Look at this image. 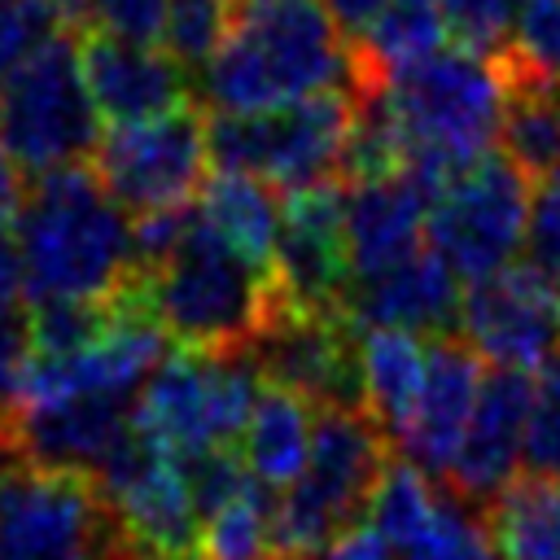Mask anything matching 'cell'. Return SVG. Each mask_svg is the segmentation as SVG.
Listing matches in <instances>:
<instances>
[{"label": "cell", "mask_w": 560, "mask_h": 560, "mask_svg": "<svg viewBox=\"0 0 560 560\" xmlns=\"http://www.w3.org/2000/svg\"><path fill=\"white\" fill-rule=\"evenodd\" d=\"M372 101L402 140V171H416L438 192L490 153V140L503 136L508 118V83L499 66L468 48H442L429 61L389 74Z\"/></svg>", "instance_id": "3957f363"}, {"label": "cell", "mask_w": 560, "mask_h": 560, "mask_svg": "<svg viewBox=\"0 0 560 560\" xmlns=\"http://www.w3.org/2000/svg\"><path fill=\"white\" fill-rule=\"evenodd\" d=\"M512 92H556L560 88V0H525L512 39L490 57Z\"/></svg>", "instance_id": "4316f807"}, {"label": "cell", "mask_w": 560, "mask_h": 560, "mask_svg": "<svg viewBox=\"0 0 560 560\" xmlns=\"http://www.w3.org/2000/svg\"><path fill=\"white\" fill-rule=\"evenodd\" d=\"M442 503V490L420 472L411 468L407 459H389L376 494H372V508H368V521L389 538V547L402 556L433 521Z\"/></svg>", "instance_id": "f546056e"}, {"label": "cell", "mask_w": 560, "mask_h": 560, "mask_svg": "<svg viewBox=\"0 0 560 560\" xmlns=\"http://www.w3.org/2000/svg\"><path fill=\"white\" fill-rule=\"evenodd\" d=\"M0 455H13V411H0Z\"/></svg>", "instance_id": "ee69618b"}, {"label": "cell", "mask_w": 560, "mask_h": 560, "mask_svg": "<svg viewBox=\"0 0 560 560\" xmlns=\"http://www.w3.org/2000/svg\"><path fill=\"white\" fill-rule=\"evenodd\" d=\"M197 92L219 114H271L324 92L354 96V48L319 0L241 4L232 39L201 70Z\"/></svg>", "instance_id": "7a4b0ae2"}, {"label": "cell", "mask_w": 560, "mask_h": 560, "mask_svg": "<svg viewBox=\"0 0 560 560\" xmlns=\"http://www.w3.org/2000/svg\"><path fill=\"white\" fill-rule=\"evenodd\" d=\"M245 4H267V0H245Z\"/></svg>", "instance_id": "f6af8a7d"}, {"label": "cell", "mask_w": 560, "mask_h": 560, "mask_svg": "<svg viewBox=\"0 0 560 560\" xmlns=\"http://www.w3.org/2000/svg\"><path fill=\"white\" fill-rule=\"evenodd\" d=\"M31 354H35L31 315H22L18 306L0 311V411H18V394H22Z\"/></svg>", "instance_id": "f35d334b"}, {"label": "cell", "mask_w": 560, "mask_h": 560, "mask_svg": "<svg viewBox=\"0 0 560 560\" xmlns=\"http://www.w3.org/2000/svg\"><path fill=\"white\" fill-rule=\"evenodd\" d=\"M486 529L499 560H560V481L516 477L486 508Z\"/></svg>", "instance_id": "484cf974"}, {"label": "cell", "mask_w": 560, "mask_h": 560, "mask_svg": "<svg viewBox=\"0 0 560 560\" xmlns=\"http://www.w3.org/2000/svg\"><path fill=\"white\" fill-rule=\"evenodd\" d=\"M0 560H136L96 477L0 455Z\"/></svg>", "instance_id": "ba28073f"}, {"label": "cell", "mask_w": 560, "mask_h": 560, "mask_svg": "<svg viewBox=\"0 0 560 560\" xmlns=\"http://www.w3.org/2000/svg\"><path fill=\"white\" fill-rule=\"evenodd\" d=\"M140 293L162 332L201 354H249L280 306L276 276L249 267L197 214L175 258L140 271Z\"/></svg>", "instance_id": "277c9868"}, {"label": "cell", "mask_w": 560, "mask_h": 560, "mask_svg": "<svg viewBox=\"0 0 560 560\" xmlns=\"http://www.w3.org/2000/svg\"><path fill=\"white\" fill-rule=\"evenodd\" d=\"M276 289L284 306L332 315L350 289V254H346V188L337 179L289 192L276 262Z\"/></svg>", "instance_id": "9a60e30c"}, {"label": "cell", "mask_w": 560, "mask_h": 560, "mask_svg": "<svg viewBox=\"0 0 560 560\" xmlns=\"http://www.w3.org/2000/svg\"><path fill=\"white\" fill-rule=\"evenodd\" d=\"M385 468L389 438L363 407L315 411L306 472L276 499V560H315L341 529L368 521Z\"/></svg>", "instance_id": "5b68a950"}, {"label": "cell", "mask_w": 560, "mask_h": 560, "mask_svg": "<svg viewBox=\"0 0 560 560\" xmlns=\"http://www.w3.org/2000/svg\"><path fill=\"white\" fill-rule=\"evenodd\" d=\"M429 346L398 328H359V376H363V407L381 424L385 438H402L420 389H424Z\"/></svg>", "instance_id": "603a6c76"}, {"label": "cell", "mask_w": 560, "mask_h": 560, "mask_svg": "<svg viewBox=\"0 0 560 560\" xmlns=\"http://www.w3.org/2000/svg\"><path fill=\"white\" fill-rule=\"evenodd\" d=\"M503 158L525 179L560 175V101L556 92H512L503 118Z\"/></svg>", "instance_id": "83f0119b"}, {"label": "cell", "mask_w": 560, "mask_h": 560, "mask_svg": "<svg viewBox=\"0 0 560 560\" xmlns=\"http://www.w3.org/2000/svg\"><path fill=\"white\" fill-rule=\"evenodd\" d=\"M101 499L140 560H197L201 516L188 490L184 459L166 455L131 429V438L96 472Z\"/></svg>", "instance_id": "7c38bea8"}, {"label": "cell", "mask_w": 560, "mask_h": 560, "mask_svg": "<svg viewBox=\"0 0 560 560\" xmlns=\"http://www.w3.org/2000/svg\"><path fill=\"white\" fill-rule=\"evenodd\" d=\"M438 188L420 179L416 171H398L385 179L350 184L346 188V254H350V280L381 276L411 258L420 245V232L438 206Z\"/></svg>", "instance_id": "ffe728a7"}, {"label": "cell", "mask_w": 560, "mask_h": 560, "mask_svg": "<svg viewBox=\"0 0 560 560\" xmlns=\"http://www.w3.org/2000/svg\"><path fill=\"white\" fill-rule=\"evenodd\" d=\"M197 219L228 249H236L249 267L271 276L280 219H284V201H280L276 188H267V184H258L249 175L214 171V179H206V188L197 192Z\"/></svg>", "instance_id": "cb8c5ba5"}, {"label": "cell", "mask_w": 560, "mask_h": 560, "mask_svg": "<svg viewBox=\"0 0 560 560\" xmlns=\"http://www.w3.org/2000/svg\"><path fill=\"white\" fill-rule=\"evenodd\" d=\"M529 197V179L503 153H486L438 197L429 214V249L468 284L508 271L525 245Z\"/></svg>", "instance_id": "30bf717a"}, {"label": "cell", "mask_w": 560, "mask_h": 560, "mask_svg": "<svg viewBox=\"0 0 560 560\" xmlns=\"http://www.w3.org/2000/svg\"><path fill=\"white\" fill-rule=\"evenodd\" d=\"M57 35H66L52 0H4L0 4V88Z\"/></svg>", "instance_id": "836d02e7"}, {"label": "cell", "mask_w": 560, "mask_h": 560, "mask_svg": "<svg viewBox=\"0 0 560 560\" xmlns=\"http://www.w3.org/2000/svg\"><path fill=\"white\" fill-rule=\"evenodd\" d=\"M311 433H315V407L280 385H262L249 429L241 438V459L249 477L276 499L293 490L311 459Z\"/></svg>", "instance_id": "7402d4cb"}, {"label": "cell", "mask_w": 560, "mask_h": 560, "mask_svg": "<svg viewBox=\"0 0 560 560\" xmlns=\"http://www.w3.org/2000/svg\"><path fill=\"white\" fill-rule=\"evenodd\" d=\"M315 560H394V547L372 521H359V525L341 529Z\"/></svg>", "instance_id": "ab89813d"}, {"label": "cell", "mask_w": 560, "mask_h": 560, "mask_svg": "<svg viewBox=\"0 0 560 560\" xmlns=\"http://www.w3.org/2000/svg\"><path fill=\"white\" fill-rule=\"evenodd\" d=\"M206 118L192 105H179L149 122L109 127L92 153L101 188L136 219L158 210H184L188 197L206 188Z\"/></svg>", "instance_id": "8fae6325"}, {"label": "cell", "mask_w": 560, "mask_h": 560, "mask_svg": "<svg viewBox=\"0 0 560 560\" xmlns=\"http://www.w3.org/2000/svg\"><path fill=\"white\" fill-rule=\"evenodd\" d=\"M241 4L236 0H166V18H162V48L175 66L184 70H206L219 48L232 39Z\"/></svg>", "instance_id": "4dcf8cb0"}, {"label": "cell", "mask_w": 560, "mask_h": 560, "mask_svg": "<svg viewBox=\"0 0 560 560\" xmlns=\"http://www.w3.org/2000/svg\"><path fill=\"white\" fill-rule=\"evenodd\" d=\"M481 354L455 332V337H433L429 341V368H424V389L416 402V416L407 433L398 438V459L420 468L424 477H446L455 464V451L468 433L477 394H481Z\"/></svg>", "instance_id": "ac0fdd59"}, {"label": "cell", "mask_w": 560, "mask_h": 560, "mask_svg": "<svg viewBox=\"0 0 560 560\" xmlns=\"http://www.w3.org/2000/svg\"><path fill=\"white\" fill-rule=\"evenodd\" d=\"M525 262L542 276H560V175L538 179L525 223Z\"/></svg>", "instance_id": "74e56055"}, {"label": "cell", "mask_w": 560, "mask_h": 560, "mask_svg": "<svg viewBox=\"0 0 560 560\" xmlns=\"http://www.w3.org/2000/svg\"><path fill=\"white\" fill-rule=\"evenodd\" d=\"M525 464L534 477H560V354L547 359L534 376L529 424H525Z\"/></svg>", "instance_id": "e575fe53"}, {"label": "cell", "mask_w": 560, "mask_h": 560, "mask_svg": "<svg viewBox=\"0 0 560 560\" xmlns=\"http://www.w3.org/2000/svg\"><path fill=\"white\" fill-rule=\"evenodd\" d=\"M276 494L258 481L201 525L197 560H276Z\"/></svg>", "instance_id": "f1b7e54d"}, {"label": "cell", "mask_w": 560, "mask_h": 560, "mask_svg": "<svg viewBox=\"0 0 560 560\" xmlns=\"http://www.w3.org/2000/svg\"><path fill=\"white\" fill-rule=\"evenodd\" d=\"M446 18L438 0H394L350 48H354V96H372L389 74L429 61L446 48Z\"/></svg>", "instance_id": "d4e9b609"}, {"label": "cell", "mask_w": 560, "mask_h": 560, "mask_svg": "<svg viewBox=\"0 0 560 560\" xmlns=\"http://www.w3.org/2000/svg\"><path fill=\"white\" fill-rule=\"evenodd\" d=\"M79 66H83V83H88L96 114L109 118L114 127L149 122V118H162L188 105L184 66H175L166 52H153L149 44H127L114 35H83Z\"/></svg>", "instance_id": "44dd1931"}, {"label": "cell", "mask_w": 560, "mask_h": 560, "mask_svg": "<svg viewBox=\"0 0 560 560\" xmlns=\"http://www.w3.org/2000/svg\"><path fill=\"white\" fill-rule=\"evenodd\" d=\"M131 402L136 398H66L44 407L13 411V455L96 477L109 455L131 438Z\"/></svg>", "instance_id": "d6986e66"}, {"label": "cell", "mask_w": 560, "mask_h": 560, "mask_svg": "<svg viewBox=\"0 0 560 560\" xmlns=\"http://www.w3.org/2000/svg\"><path fill=\"white\" fill-rule=\"evenodd\" d=\"M26 298L39 302H114L140 271L131 223L101 188L92 166L39 175L13 219Z\"/></svg>", "instance_id": "6da1fadb"}, {"label": "cell", "mask_w": 560, "mask_h": 560, "mask_svg": "<svg viewBox=\"0 0 560 560\" xmlns=\"http://www.w3.org/2000/svg\"><path fill=\"white\" fill-rule=\"evenodd\" d=\"M459 306H464V293L455 284V271L433 249H416L411 258H402L381 276L350 280L341 298V315L354 328H398L411 337L416 332L455 337Z\"/></svg>", "instance_id": "e0dca14e"}, {"label": "cell", "mask_w": 560, "mask_h": 560, "mask_svg": "<svg viewBox=\"0 0 560 560\" xmlns=\"http://www.w3.org/2000/svg\"><path fill=\"white\" fill-rule=\"evenodd\" d=\"M262 394L254 354L171 350L131 402V429L175 459L228 451L245 438Z\"/></svg>", "instance_id": "8992f818"}, {"label": "cell", "mask_w": 560, "mask_h": 560, "mask_svg": "<svg viewBox=\"0 0 560 560\" xmlns=\"http://www.w3.org/2000/svg\"><path fill=\"white\" fill-rule=\"evenodd\" d=\"M184 472H188V490H192V503H197L201 525H206L210 516H219L223 508H232V503L254 486L245 459L232 455V451H210V455L184 459Z\"/></svg>", "instance_id": "8d00e7d4"}, {"label": "cell", "mask_w": 560, "mask_h": 560, "mask_svg": "<svg viewBox=\"0 0 560 560\" xmlns=\"http://www.w3.org/2000/svg\"><path fill=\"white\" fill-rule=\"evenodd\" d=\"M254 363L262 372V385H280L311 402L315 411L328 407H363V376H359V328L332 311H293L276 306L271 324L254 341ZM368 411V407H363Z\"/></svg>", "instance_id": "4fadbf2b"}, {"label": "cell", "mask_w": 560, "mask_h": 560, "mask_svg": "<svg viewBox=\"0 0 560 560\" xmlns=\"http://www.w3.org/2000/svg\"><path fill=\"white\" fill-rule=\"evenodd\" d=\"M66 35H114L127 44H149L162 35L166 0H52Z\"/></svg>", "instance_id": "1f68e13d"}, {"label": "cell", "mask_w": 560, "mask_h": 560, "mask_svg": "<svg viewBox=\"0 0 560 560\" xmlns=\"http://www.w3.org/2000/svg\"><path fill=\"white\" fill-rule=\"evenodd\" d=\"M0 4H4V0H0Z\"/></svg>", "instance_id": "7dc6e473"}, {"label": "cell", "mask_w": 560, "mask_h": 560, "mask_svg": "<svg viewBox=\"0 0 560 560\" xmlns=\"http://www.w3.org/2000/svg\"><path fill=\"white\" fill-rule=\"evenodd\" d=\"M114 319V302H39L31 306V346L35 354H79Z\"/></svg>", "instance_id": "d6a6232c"}, {"label": "cell", "mask_w": 560, "mask_h": 560, "mask_svg": "<svg viewBox=\"0 0 560 560\" xmlns=\"http://www.w3.org/2000/svg\"><path fill=\"white\" fill-rule=\"evenodd\" d=\"M525 0H438L446 31L459 39V48L477 52V57H494L516 26Z\"/></svg>", "instance_id": "d590c367"}, {"label": "cell", "mask_w": 560, "mask_h": 560, "mask_svg": "<svg viewBox=\"0 0 560 560\" xmlns=\"http://www.w3.org/2000/svg\"><path fill=\"white\" fill-rule=\"evenodd\" d=\"M22 293H26V284H22V254H18L13 228L0 223V311H9Z\"/></svg>", "instance_id": "b9f144b4"}, {"label": "cell", "mask_w": 560, "mask_h": 560, "mask_svg": "<svg viewBox=\"0 0 560 560\" xmlns=\"http://www.w3.org/2000/svg\"><path fill=\"white\" fill-rule=\"evenodd\" d=\"M83 83L79 48L57 35L0 88V144L18 171L52 175L96 153L101 127Z\"/></svg>", "instance_id": "9c48e42d"}, {"label": "cell", "mask_w": 560, "mask_h": 560, "mask_svg": "<svg viewBox=\"0 0 560 560\" xmlns=\"http://www.w3.org/2000/svg\"><path fill=\"white\" fill-rule=\"evenodd\" d=\"M529 398H534L529 372L494 368L481 381L468 433H464V442L455 451V464L446 472V490L451 494H459L464 503L486 512L516 481V464L525 459Z\"/></svg>", "instance_id": "2e32d148"}, {"label": "cell", "mask_w": 560, "mask_h": 560, "mask_svg": "<svg viewBox=\"0 0 560 560\" xmlns=\"http://www.w3.org/2000/svg\"><path fill=\"white\" fill-rule=\"evenodd\" d=\"M22 197H26L22 171H18L9 158H0V223L13 228V219H18V210H22Z\"/></svg>", "instance_id": "7bdbcfd3"}, {"label": "cell", "mask_w": 560, "mask_h": 560, "mask_svg": "<svg viewBox=\"0 0 560 560\" xmlns=\"http://www.w3.org/2000/svg\"><path fill=\"white\" fill-rule=\"evenodd\" d=\"M359 105L350 92H324L271 114H214L206 122L210 162L223 175H249L276 192L341 184V153Z\"/></svg>", "instance_id": "52a82bcc"}, {"label": "cell", "mask_w": 560, "mask_h": 560, "mask_svg": "<svg viewBox=\"0 0 560 560\" xmlns=\"http://www.w3.org/2000/svg\"><path fill=\"white\" fill-rule=\"evenodd\" d=\"M556 302H560V289H556Z\"/></svg>", "instance_id": "bcb514c9"}, {"label": "cell", "mask_w": 560, "mask_h": 560, "mask_svg": "<svg viewBox=\"0 0 560 560\" xmlns=\"http://www.w3.org/2000/svg\"><path fill=\"white\" fill-rule=\"evenodd\" d=\"M319 4H324V13L332 18V26L354 44L394 0H319Z\"/></svg>", "instance_id": "60d3db41"}, {"label": "cell", "mask_w": 560, "mask_h": 560, "mask_svg": "<svg viewBox=\"0 0 560 560\" xmlns=\"http://www.w3.org/2000/svg\"><path fill=\"white\" fill-rule=\"evenodd\" d=\"M459 332L494 368H542L560 354V302L551 276L529 262H512L508 271L468 284Z\"/></svg>", "instance_id": "5bb4252c"}]
</instances>
